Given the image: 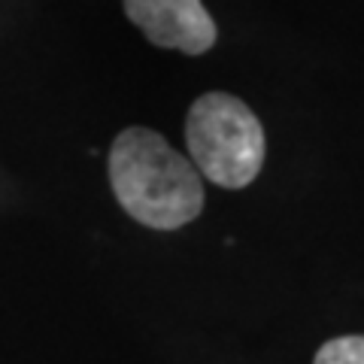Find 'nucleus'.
<instances>
[{"label": "nucleus", "mask_w": 364, "mask_h": 364, "mask_svg": "<svg viewBox=\"0 0 364 364\" xmlns=\"http://www.w3.org/2000/svg\"><path fill=\"white\" fill-rule=\"evenodd\" d=\"M109 186L131 219L158 231L188 225L203 210L198 167L149 128H128L116 136Z\"/></svg>", "instance_id": "obj_1"}, {"label": "nucleus", "mask_w": 364, "mask_h": 364, "mask_svg": "<svg viewBox=\"0 0 364 364\" xmlns=\"http://www.w3.org/2000/svg\"><path fill=\"white\" fill-rule=\"evenodd\" d=\"M186 143L198 173L222 188H246L264 164V128L240 97L225 91L191 104Z\"/></svg>", "instance_id": "obj_2"}, {"label": "nucleus", "mask_w": 364, "mask_h": 364, "mask_svg": "<svg viewBox=\"0 0 364 364\" xmlns=\"http://www.w3.org/2000/svg\"><path fill=\"white\" fill-rule=\"evenodd\" d=\"M124 13L161 49L203 55L215 43V21L200 0H124Z\"/></svg>", "instance_id": "obj_3"}, {"label": "nucleus", "mask_w": 364, "mask_h": 364, "mask_svg": "<svg viewBox=\"0 0 364 364\" xmlns=\"http://www.w3.org/2000/svg\"><path fill=\"white\" fill-rule=\"evenodd\" d=\"M313 364H364V337H334L316 352Z\"/></svg>", "instance_id": "obj_4"}]
</instances>
